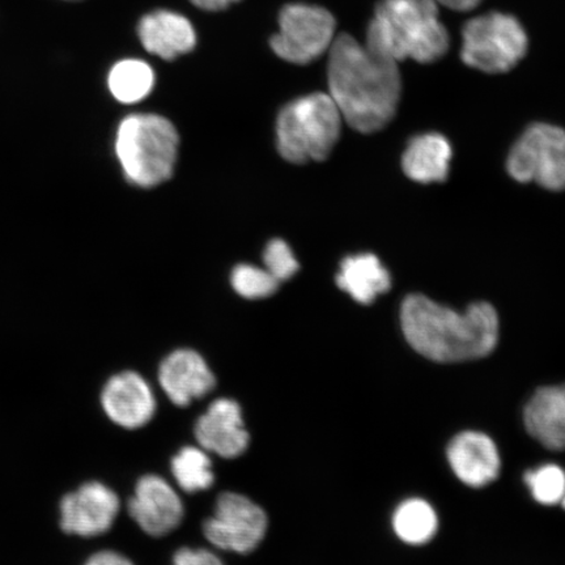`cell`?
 <instances>
[{
    "label": "cell",
    "mask_w": 565,
    "mask_h": 565,
    "mask_svg": "<svg viewBox=\"0 0 565 565\" xmlns=\"http://www.w3.org/2000/svg\"><path fill=\"white\" fill-rule=\"evenodd\" d=\"M329 95L353 130H383L397 113L402 81L398 63L360 44L350 34L335 38L329 51Z\"/></svg>",
    "instance_id": "6da1fadb"
},
{
    "label": "cell",
    "mask_w": 565,
    "mask_h": 565,
    "mask_svg": "<svg viewBox=\"0 0 565 565\" xmlns=\"http://www.w3.org/2000/svg\"><path fill=\"white\" fill-rule=\"evenodd\" d=\"M401 323L408 344L437 363L486 358L499 339V317L489 302L472 303L458 313L426 296L409 295L402 303Z\"/></svg>",
    "instance_id": "7a4b0ae2"
},
{
    "label": "cell",
    "mask_w": 565,
    "mask_h": 565,
    "mask_svg": "<svg viewBox=\"0 0 565 565\" xmlns=\"http://www.w3.org/2000/svg\"><path fill=\"white\" fill-rule=\"evenodd\" d=\"M449 42L436 0H381L365 46L397 63L409 58L428 65L448 53Z\"/></svg>",
    "instance_id": "3957f363"
},
{
    "label": "cell",
    "mask_w": 565,
    "mask_h": 565,
    "mask_svg": "<svg viewBox=\"0 0 565 565\" xmlns=\"http://www.w3.org/2000/svg\"><path fill=\"white\" fill-rule=\"evenodd\" d=\"M179 143V134L166 117L131 115L119 124L116 153L126 179L150 189L171 179Z\"/></svg>",
    "instance_id": "277c9868"
},
{
    "label": "cell",
    "mask_w": 565,
    "mask_h": 565,
    "mask_svg": "<svg viewBox=\"0 0 565 565\" xmlns=\"http://www.w3.org/2000/svg\"><path fill=\"white\" fill-rule=\"evenodd\" d=\"M342 124V113L329 94L296 98L279 113L278 151L292 164L327 160L341 137Z\"/></svg>",
    "instance_id": "5b68a950"
},
{
    "label": "cell",
    "mask_w": 565,
    "mask_h": 565,
    "mask_svg": "<svg viewBox=\"0 0 565 565\" xmlns=\"http://www.w3.org/2000/svg\"><path fill=\"white\" fill-rule=\"evenodd\" d=\"M529 40L520 21L507 13L490 12L471 19L462 31L465 65L487 74H504L519 65Z\"/></svg>",
    "instance_id": "8992f818"
},
{
    "label": "cell",
    "mask_w": 565,
    "mask_h": 565,
    "mask_svg": "<svg viewBox=\"0 0 565 565\" xmlns=\"http://www.w3.org/2000/svg\"><path fill=\"white\" fill-rule=\"evenodd\" d=\"M337 21L323 7L289 3L278 18V32L270 40L275 55L292 65H309L329 53L335 40Z\"/></svg>",
    "instance_id": "52a82bcc"
},
{
    "label": "cell",
    "mask_w": 565,
    "mask_h": 565,
    "mask_svg": "<svg viewBox=\"0 0 565 565\" xmlns=\"http://www.w3.org/2000/svg\"><path fill=\"white\" fill-rule=\"evenodd\" d=\"M512 179L553 192L565 189V130L535 124L515 141L507 162Z\"/></svg>",
    "instance_id": "ba28073f"
},
{
    "label": "cell",
    "mask_w": 565,
    "mask_h": 565,
    "mask_svg": "<svg viewBox=\"0 0 565 565\" xmlns=\"http://www.w3.org/2000/svg\"><path fill=\"white\" fill-rule=\"evenodd\" d=\"M268 520L263 508L236 492L217 498L214 514L203 524L207 541L217 548L249 554L264 541Z\"/></svg>",
    "instance_id": "9c48e42d"
},
{
    "label": "cell",
    "mask_w": 565,
    "mask_h": 565,
    "mask_svg": "<svg viewBox=\"0 0 565 565\" xmlns=\"http://www.w3.org/2000/svg\"><path fill=\"white\" fill-rule=\"evenodd\" d=\"M119 507L117 493L100 482H88L70 492L60 505L63 532L83 539L105 534L115 524Z\"/></svg>",
    "instance_id": "30bf717a"
},
{
    "label": "cell",
    "mask_w": 565,
    "mask_h": 565,
    "mask_svg": "<svg viewBox=\"0 0 565 565\" xmlns=\"http://www.w3.org/2000/svg\"><path fill=\"white\" fill-rule=\"evenodd\" d=\"M129 512L139 527L152 536L172 533L185 514L179 494L158 476L139 479L129 501Z\"/></svg>",
    "instance_id": "8fae6325"
},
{
    "label": "cell",
    "mask_w": 565,
    "mask_h": 565,
    "mask_svg": "<svg viewBox=\"0 0 565 565\" xmlns=\"http://www.w3.org/2000/svg\"><path fill=\"white\" fill-rule=\"evenodd\" d=\"M194 433L201 448L218 457L237 458L249 447L243 409L230 398L212 402L207 412L198 418Z\"/></svg>",
    "instance_id": "7c38bea8"
},
{
    "label": "cell",
    "mask_w": 565,
    "mask_h": 565,
    "mask_svg": "<svg viewBox=\"0 0 565 565\" xmlns=\"http://www.w3.org/2000/svg\"><path fill=\"white\" fill-rule=\"evenodd\" d=\"M102 405L106 416L126 429L145 427L157 413L151 386L136 372L113 376L103 388Z\"/></svg>",
    "instance_id": "4fadbf2b"
},
{
    "label": "cell",
    "mask_w": 565,
    "mask_h": 565,
    "mask_svg": "<svg viewBox=\"0 0 565 565\" xmlns=\"http://www.w3.org/2000/svg\"><path fill=\"white\" fill-rule=\"evenodd\" d=\"M159 381L168 398L180 407L206 397L216 385L215 374L193 350H177L168 355L160 365Z\"/></svg>",
    "instance_id": "5bb4252c"
},
{
    "label": "cell",
    "mask_w": 565,
    "mask_h": 565,
    "mask_svg": "<svg viewBox=\"0 0 565 565\" xmlns=\"http://www.w3.org/2000/svg\"><path fill=\"white\" fill-rule=\"evenodd\" d=\"M137 33L146 52L166 61L192 53L198 44L192 20L172 10L146 13L139 20Z\"/></svg>",
    "instance_id": "9a60e30c"
},
{
    "label": "cell",
    "mask_w": 565,
    "mask_h": 565,
    "mask_svg": "<svg viewBox=\"0 0 565 565\" xmlns=\"http://www.w3.org/2000/svg\"><path fill=\"white\" fill-rule=\"evenodd\" d=\"M448 459L461 482L480 489L493 482L500 472V456L497 445L480 433H462L451 440Z\"/></svg>",
    "instance_id": "2e32d148"
},
{
    "label": "cell",
    "mask_w": 565,
    "mask_h": 565,
    "mask_svg": "<svg viewBox=\"0 0 565 565\" xmlns=\"http://www.w3.org/2000/svg\"><path fill=\"white\" fill-rule=\"evenodd\" d=\"M527 433L550 450H565V384L541 387L524 413Z\"/></svg>",
    "instance_id": "e0dca14e"
},
{
    "label": "cell",
    "mask_w": 565,
    "mask_h": 565,
    "mask_svg": "<svg viewBox=\"0 0 565 565\" xmlns=\"http://www.w3.org/2000/svg\"><path fill=\"white\" fill-rule=\"evenodd\" d=\"M337 285L362 306H371L377 296L392 287L391 274L371 253L344 258L337 275Z\"/></svg>",
    "instance_id": "ac0fdd59"
},
{
    "label": "cell",
    "mask_w": 565,
    "mask_h": 565,
    "mask_svg": "<svg viewBox=\"0 0 565 565\" xmlns=\"http://www.w3.org/2000/svg\"><path fill=\"white\" fill-rule=\"evenodd\" d=\"M451 146L441 134L429 132L409 141L402 157V168L408 179L420 183L448 179Z\"/></svg>",
    "instance_id": "d6986e66"
},
{
    "label": "cell",
    "mask_w": 565,
    "mask_h": 565,
    "mask_svg": "<svg viewBox=\"0 0 565 565\" xmlns=\"http://www.w3.org/2000/svg\"><path fill=\"white\" fill-rule=\"evenodd\" d=\"M157 76L153 68L143 60L124 58L117 61L108 73V88L113 97L121 104H136L151 94Z\"/></svg>",
    "instance_id": "ffe728a7"
},
{
    "label": "cell",
    "mask_w": 565,
    "mask_h": 565,
    "mask_svg": "<svg viewBox=\"0 0 565 565\" xmlns=\"http://www.w3.org/2000/svg\"><path fill=\"white\" fill-rule=\"evenodd\" d=\"M437 515L426 501H405L394 514L393 526L399 539L408 545H424L436 534Z\"/></svg>",
    "instance_id": "44dd1931"
},
{
    "label": "cell",
    "mask_w": 565,
    "mask_h": 565,
    "mask_svg": "<svg viewBox=\"0 0 565 565\" xmlns=\"http://www.w3.org/2000/svg\"><path fill=\"white\" fill-rule=\"evenodd\" d=\"M172 475L177 484L189 493L206 491L215 482L211 458L201 447L182 448L172 459Z\"/></svg>",
    "instance_id": "7402d4cb"
},
{
    "label": "cell",
    "mask_w": 565,
    "mask_h": 565,
    "mask_svg": "<svg viewBox=\"0 0 565 565\" xmlns=\"http://www.w3.org/2000/svg\"><path fill=\"white\" fill-rule=\"evenodd\" d=\"M233 289L245 299H266L277 292L279 281L266 268L253 265H238L232 271Z\"/></svg>",
    "instance_id": "603a6c76"
},
{
    "label": "cell",
    "mask_w": 565,
    "mask_h": 565,
    "mask_svg": "<svg viewBox=\"0 0 565 565\" xmlns=\"http://www.w3.org/2000/svg\"><path fill=\"white\" fill-rule=\"evenodd\" d=\"M525 482L539 503L554 505L561 503L565 492V472L559 466L546 465L539 470H530Z\"/></svg>",
    "instance_id": "cb8c5ba5"
},
{
    "label": "cell",
    "mask_w": 565,
    "mask_h": 565,
    "mask_svg": "<svg viewBox=\"0 0 565 565\" xmlns=\"http://www.w3.org/2000/svg\"><path fill=\"white\" fill-rule=\"evenodd\" d=\"M265 268L279 282L292 278L299 270V263L285 239H271L264 253Z\"/></svg>",
    "instance_id": "d4e9b609"
},
{
    "label": "cell",
    "mask_w": 565,
    "mask_h": 565,
    "mask_svg": "<svg viewBox=\"0 0 565 565\" xmlns=\"http://www.w3.org/2000/svg\"><path fill=\"white\" fill-rule=\"evenodd\" d=\"M173 565H223V563L209 550L185 547L177 551Z\"/></svg>",
    "instance_id": "484cf974"
},
{
    "label": "cell",
    "mask_w": 565,
    "mask_h": 565,
    "mask_svg": "<svg viewBox=\"0 0 565 565\" xmlns=\"http://www.w3.org/2000/svg\"><path fill=\"white\" fill-rule=\"evenodd\" d=\"M84 565H134L132 562L127 559L122 554L116 551H100L89 557Z\"/></svg>",
    "instance_id": "4316f807"
},
{
    "label": "cell",
    "mask_w": 565,
    "mask_h": 565,
    "mask_svg": "<svg viewBox=\"0 0 565 565\" xmlns=\"http://www.w3.org/2000/svg\"><path fill=\"white\" fill-rule=\"evenodd\" d=\"M196 9L209 12H218L230 9L231 6L236 4L239 0H190Z\"/></svg>",
    "instance_id": "83f0119b"
},
{
    "label": "cell",
    "mask_w": 565,
    "mask_h": 565,
    "mask_svg": "<svg viewBox=\"0 0 565 565\" xmlns=\"http://www.w3.org/2000/svg\"><path fill=\"white\" fill-rule=\"evenodd\" d=\"M436 2L454 11L468 12L475 10L482 0H436Z\"/></svg>",
    "instance_id": "f1b7e54d"
},
{
    "label": "cell",
    "mask_w": 565,
    "mask_h": 565,
    "mask_svg": "<svg viewBox=\"0 0 565 565\" xmlns=\"http://www.w3.org/2000/svg\"><path fill=\"white\" fill-rule=\"evenodd\" d=\"M60 2H70V3H74V2H81V0H60Z\"/></svg>",
    "instance_id": "f546056e"
},
{
    "label": "cell",
    "mask_w": 565,
    "mask_h": 565,
    "mask_svg": "<svg viewBox=\"0 0 565 565\" xmlns=\"http://www.w3.org/2000/svg\"><path fill=\"white\" fill-rule=\"evenodd\" d=\"M561 503H562V505H563V508H564V510H565V492H564V494H563V498H562V500H561Z\"/></svg>",
    "instance_id": "4dcf8cb0"
}]
</instances>
